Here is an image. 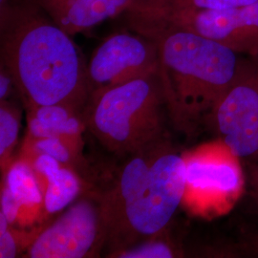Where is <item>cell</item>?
<instances>
[{"mask_svg":"<svg viewBox=\"0 0 258 258\" xmlns=\"http://www.w3.org/2000/svg\"><path fill=\"white\" fill-rule=\"evenodd\" d=\"M13 89H16L13 78L9 71L1 65L0 70V102L7 101L11 96Z\"/></svg>","mask_w":258,"mask_h":258,"instance_id":"obj_20","label":"cell"},{"mask_svg":"<svg viewBox=\"0 0 258 258\" xmlns=\"http://www.w3.org/2000/svg\"><path fill=\"white\" fill-rule=\"evenodd\" d=\"M258 0H166L148 9L126 12L127 15H160L181 10H225L247 6Z\"/></svg>","mask_w":258,"mask_h":258,"instance_id":"obj_16","label":"cell"},{"mask_svg":"<svg viewBox=\"0 0 258 258\" xmlns=\"http://www.w3.org/2000/svg\"><path fill=\"white\" fill-rule=\"evenodd\" d=\"M11 227L12 226H11L10 222L8 221V219L6 218V216L0 212V234L8 231Z\"/></svg>","mask_w":258,"mask_h":258,"instance_id":"obj_22","label":"cell"},{"mask_svg":"<svg viewBox=\"0 0 258 258\" xmlns=\"http://www.w3.org/2000/svg\"><path fill=\"white\" fill-rule=\"evenodd\" d=\"M105 229L100 195L78 198L55 221L37 232L27 257L99 256L105 248Z\"/></svg>","mask_w":258,"mask_h":258,"instance_id":"obj_6","label":"cell"},{"mask_svg":"<svg viewBox=\"0 0 258 258\" xmlns=\"http://www.w3.org/2000/svg\"><path fill=\"white\" fill-rule=\"evenodd\" d=\"M0 18L1 65L25 108L60 104L82 114L87 63L72 36L30 2L1 8Z\"/></svg>","mask_w":258,"mask_h":258,"instance_id":"obj_1","label":"cell"},{"mask_svg":"<svg viewBox=\"0 0 258 258\" xmlns=\"http://www.w3.org/2000/svg\"><path fill=\"white\" fill-rule=\"evenodd\" d=\"M164 234V233H163ZM162 234L142 242L127 249H121L108 257L117 258H172L180 252L170 242L162 239Z\"/></svg>","mask_w":258,"mask_h":258,"instance_id":"obj_17","label":"cell"},{"mask_svg":"<svg viewBox=\"0 0 258 258\" xmlns=\"http://www.w3.org/2000/svg\"><path fill=\"white\" fill-rule=\"evenodd\" d=\"M184 155L168 138L127 156L101 196L108 255L165 233L184 201Z\"/></svg>","mask_w":258,"mask_h":258,"instance_id":"obj_2","label":"cell"},{"mask_svg":"<svg viewBox=\"0 0 258 258\" xmlns=\"http://www.w3.org/2000/svg\"><path fill=\"white\" fill-rule=\"evenodd\" d=\"M159 71L155 42L136 33H117L98 47L87 63L89 96Z\"/></svg>","mask_w":258,"mask_h":258,"instance_id":"obj_9","label":"cell"},{"mask_svg":"<svg viewBox=\"0 0 258 258\" xmlns=\"http://www.w3.org/2000/svg\"><path fill=\"white\" fill-rule=\"evenodd\" d=\"M41 10L70 36L123 14L131 0H25Z\"/></svg>","mask_w":258,"mask_h":258,"instance_id":"obj_10","label":"cell"},{"mask_svg":"<svg viewBox=\"0 0 258 258\" xmlns=\"http://www.w3.org/2000/svg\"><path fill=\"white\" fill-rule=\"evenodd\" d=\"M212 128L239 160L258 161V55L245 56L216 108Z\"/></svg>","mask_w":258,"mask_h":258,"instance_id":"obj_8","label":"cell"},{"mask_svg":"<svg viewBox=\"0 0 258 258\" xmlns=\"http://www.w3.org/2000/svg\"><path fill=\"white\" fill-rule=\"evenodd\" d=\"M139 35L159 28L182 29L208 37L240 55H258V2L225 10H181L160 15H126Z\"/></svg>","mask_w":258,"mask_h":258,"instance_id":"obj_5","label":"cell"},{"mask_svg":"<svg viewBox=\"0 0 258 258\" xmlns=\"http://www.w3.org/2000/svg\"><path fill=\"white\" fill-rule=\"evenodd\" d=\"M20 113L8 101L0 102V166L2 175L16 160L15 150L19 144Z\"/></svg>","mask_w":258,"mask_h":258,"instance_id":"obj_14","label":"cell"},{"mask_svg":"<svg viewBox=\"0 0 258 258\" xmlns=\"http://www.w3.org/2000/svg\"><path fill=\"white\" fill-rule=\"evenodd\" d=\"M37 232L33 235H29L25 232H20L12 229L0 234V257L14 258L19 254L20 248H23V243L27 239L33 240Z\"/></svg>","mask_w":258,"mask_h":258,"instance_id":"obj_18","label":"cell"},{"mask_svg":"<svg viewBox=\"0 0 258 258\" xmlns=\"http://www.w3.org/2000/svg\"><path fill=\"white\" fill-rule=\"evenodd\" d=\"M2 184L9 189L21 207L19 226L26 227L37 219L41 220L44 189L28 160L18 157L2 175Z\"/></svg>","mask_w":258,"mask_h":258,"instance_id":"obj_12","label":"cell"},{"mask_svg":"<svg viewBox=\"0 0 258 258\" xmlns=\"http://www.w3.org/2000/svg\"><path fill=\"white\" fill-rule=\"evenodd\" d=\"M37 154H47L55 158L63 166L77 168L81 160L75 155L73 150L59 137L30 139L25 137L19 157L29 159Z\"/></svg>","mask_w":258,"mask_h":258,"instance_id":"obj_15","label":"cell"},{"mask_svg":"<svg viewBox=\"0 0 258 258\" xmlns=\"http://www.w3.org/2000/svg\"><path fill=\"white\" fill-rule=\"evenodd\" d=\"M26 160L31 163L45 192L48 180L55 175L63 165L55 158L47 154H37Z\"/></svg>","mask_w":258,"mask_h":258,"instance_id":"obj_19","label":"cell"},{"mask_svg":"<svg viewBox=\"0 0 258 258\" xmlns=\"http://www.w3.org/2000/svg\"><path fill=\"white\" fill-rule=\"evenodd\" d=\"M155 42L159 74L171 125L186 138L211 128L216 108L246 55L177 28L141 35Z\"/></svg>","mask_w":258,"mask_h":258,"instance_id":"obj_3","label":"cell"},{"mask_svg":"<svg viewBox=\"0 0 258 258\" xmlns=\"http://www.w3.org/2000/svg\"><path fill=\"white\" fill-rule=\"evenodd\" d=\"M186 184L183 203L194 213L219 212L243 187L239 158L221 141L184 154Z\"/></svg>","mask_w":258,"mask_h":258,"instance_id":"obj_7","label":"cell"},{"mask_svg":"<svg viewBox=\"0 0 258 258\" xmlns=\"http://www.w3.org/2000/svg\"><path fill=\"white\" fill-rule=\"evenodd\" d=\"M84 189L83 179L77 170L62 166L47 183L41 220L67 209L80 197Z\"/></svg>","mask_w":258,"mask_h":258,"instance_id":"obj_13","label":"cell"},{"mask_svg":"<svg viewBox=\"0 0 258 258\" xmlns=\"http://www.w3.org/2000/svg\"><path fill=\"white\" fill-rule=\"evenodd\" d=\"M164 1H166V0H131L129 7L125 12L148 9V8L153 7V6H156Z\"/></svg>","mask_w":258,"mask_h":258,"instance_id":"obj_21","label":"cell"},{"mask_svg":"<svg viewBox=\"0 0 258 258\" xmlns=\"http://www.w3.org/2000/svg\"><path fill=\"white\" fill-rule=\"evenodd\" d=\"M27 111V138L59 137L82 159L83 133L86 127L81 113L60 104L42 105Z\"/></svg>","mask_w":258,"mask_h":258,"instance_id":"obj_11","label":"cell"},{"mask_svg":"<svg viewBox=\"0 0 258 258\" xmlns=\"http://www.w3.org/2000/svg\"><path fill=\"white\" fill-rule=\"evenodd\" d=\"M82 118L93 136L118 155L128 156L167 138L169 118L159 71L92 93Z\"/></svg>","mask_w":258,"mask_h":258,"instance_id":"obj_4","label":"cell"}]
</instances>
